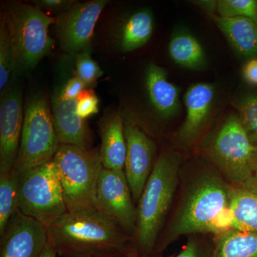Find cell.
<instances>
[{
  "instance_id": "35",
  "label": "cell",
  "mask_w": 257,
  "mask_h": 257,
  "mask_svg": "<svg viewBox=\"0 0 257 257\" xmlns=\"http://www.w3.org/2000/svg\"><path fill=\"white\" fill-rule=\"evenodd\" d=\"M92 257H128L127 251H122V252H116L105 253V254L99 255V256H95Z\"/></svg>"
},
{
  "instance_id": "12",
  "label": "cell",
  "mask_w": 257,
  "mask_h": 257,
  "mask_svg": "<svg viewBox=\"0 0 257 257\" xmlns=\"http://www.w3.org/2000/svg\"><path fill=\"white\" fill-rule=\"evenodd\" d=\"M24 110L21 88L15 84L5 88L0 104V173L15 168L23 130Z\"/></svg>"
},
{
  "instance_id": "36",
  "label": "cell",
  "mask_w": 257,
  "mask_h": 257,
  "mask_svg": "<svg viewBox=\"0 0 257 257\" xmlns=\"http://www.w3.org/2000/svg\"><path fill=\"white\" fill-rule=\"evenodd\" d=\"M127 253L128 257H141L140 256V253H139L137 248L135 246H131L127 250Z\"/></svg>"
},
{
  "instance_id": "6",
  "label": "cell",
  "mask_w": 257,
  "mask_h": 257,
  "mask_svg": "<svg viewBox=\"0 0 257 257\" xmlns=\"http://www.w3.org/2000/svg\"><path fill=\"white\" fill-rule=\"evenodd\" d=\"M60 172L67 211L96 209V193L102 169L99 152L61 145L53 159Z\"/></svg>"
},
{
  "instance_id": "29",
  "label": "cell",
  "mask_w": 257,
  "mask_h": 257,
  "mask_svg": "<svg viewBox=\"0 0 257 257\" xmlns=\"http://www.w3.org/2000/svg\"><path fill=\"white\" fill-rule=\"evenodd\" d=\"M167 257H214V245L207 246L197 238L191 237L178 253Z\"/></svg>"
},
{
  "instance_id": "28",
  "label": "cell",
  "mask_w": 257,
  "mask_h": 257,
  "mask_svg": "<svg viewBox=\"0 0 257 257\" xmlns=\"http://www.w3.org/2000/svg\"><path fill=\"white\" fill-rule=\"evenodd\" d=\"M76 101L77 114L83 119H87L99 111V99L92 89H84Z\"/></svg>"
},
{
  "instance_id": "17",
  "label": "cell",
  "mask_w": 257,
  "mask_h": 257,
  "mask_svg": "<svg viewBox=\"0 0 257 257\" xmlns=\"http://www.w3.org/2000/svg\"><path fill=\"white\" fill-rule=\"evenodd\" d=\"M231 229L257 233V173L231 186Z\"/></svg>"
},
{
  "instance_id": "27",
  "label": "cell",
  "mask_w": 257,
  "mask_h": 257,
  "mask_svg": "<svg viewBox=\"0 0 257 257\" xmlns=\"http://www.w3.org/2000/svg\"><path fill=\"white\" fill-rule=\"evenodd\" d=\"M76 76L82 79L86 86L95 84L103 74L102 69L89 54L83 52L76 55Z\"/></svg>"
},
{
  "instance_id": "34",
  "label": "cell",
  "mask_w": 257,
  "mask_h": 257,
  "mask_svg": "<svg viewBox=\"0 0 257 257\" xmlns=\"http://www.w3.org/2000/svg\"><path fill=\"white\" fill-rule=\"evenodd\" d=\"M40 257H58V255L53 246L48 243Z\"/></svg>"
},
{
  "instance_id": "8",
  "label": "cell",
  "mask_w": 257,
  "mask_h": 257,
  "mask_svg": "<svg viewBox=\"0 0 257 257\" xmlns=\"http://www.w3.org/2000/svg\"><path fill=\"white\" fill-rule=\"evenodd\" d=\"M60 142L46 96L35 94L27 101L18 156L15 168L20 173L53 160Z\"/></svg>"
},
{
  "instance_id": "7",
  "label": "cell",
  "mask_w": 257,
  "mask_h": 257,
  "mask_svg": "<svg viewBox=\"0 0 257 257\" xmlns=\"http://www.w3.org/2000/svg\"><path fill=\"white\" fill-rule=\"evenodd\" d=\"M19 209L47 228L67 212L60 172L54 160L20 173Z\"/></svg>"
},
{
  "instance_id": "15",
  "label": "cell",
  "mask_w": 257,
  "mask_h": 257,
  "mask_svg": "<svg viewBox=\"0 0 257 257\" xmlns=\"http://www.w3.org/2000/svg\"><path fill=\"white\" fill-rule=\"evenodd\" d=\"M52 116L60 145L89 150L90 134L85 119L77 114V101L66 100L57 91L52 97Z\"/></svg>"
},
{
  "instance_id": "11",
  "label": "cell",
  "mask_w": 257,
  "mask_h": 257,
  "mask_svg": "<svg viewBox=\"0 0 257 257\" xmlns=\"http://www.w3.org/2000/svg\"><path fill=\"white\" fill-rule=\"evenodd\" d=\"M126 155L124 172L134 202L138 204L155 166L156 145L133 121H124Z\"/></svg>"
},
{
  "instance_id": "31",
  "label": "cell",
  "mask_w": 257,
  "mask_h": 257,
  "mask_svg": "<svg viewBox=\"0 0 257 257\" xmlns=\"http://www.w3.org/2000/svg\"><path fill=\"white\" fill-rule=\"evenodd\" d=\"M35 6L40 10H66L69 9L76 2L67 1V0H39L34 1Z\"/></svg>"
},
{
  "instance_id": "5",
  "label": "cell",
  "mask_w": 257,
  "mask_h": 257,
  "mask_svg": "<svg viewBox=\"0 0 257 257\" xmlns=\"http://www.w3.org/2000/svg\"><path fill=\"white\" fill-rule=\"evenodd\" d=\"M204 152L231 186L243 183L257 173V149L237 114L225 119L207 142Z\"/></svg>"
},
{
  "instance_id": "16",
  "label": "cell",
  "mask_w": 257,
  "mask_h": 257,
  "mask_svg": "<svg viewBox=\"0 0 257 257\" xmlns=\"http://www.w3.org/2000/svg\"><path fill=\"white\" fill-rule=\"evenodd\" d=\"M99 130L101 143L99 152L103 167L124 170L126 143L122 116L120 112L106 115L101 119Z\"/></svg>"
},
{
  "instance_id": "10",
  "label": "cell",
  "mask_w": 257,
  "mask_h": 257,
  "mask_svg": "<svg viewBox=\"0 0 257 257\" xmlns=\"http://www.w3.org/2000/svg\"><path fill=\"white\" fill-rule=\"evenodd\" d=\"M107 0L74 3L56 19L60 48L70 55L89 52L95 25Z\"/></svg>"
},
{
  "instance_id": "32",
  "label": "cell",
  "mask_w": 257,
  "mask_h": 257,
  "mask_svg": "<svg viewBox=\"0 0 257 257\" xmlns=\"http://www.w3.org/2000/svg\"><path fill=\"white\" fill-rule=\"evenodd\" d=\"M243 77L250 85L257 87V58L250 59L243 67Z\"/></svg>"
},
{
  "instance_id": "9",
  "label": "cell",
  "mask_w": 257,
  "mask_h": 257,
  "mask_svg": "<svg viewBox=\"0 0 257 257\" xmlns=\"http://www.w3.org/2000/svg\"><path fill=\"white\" fill-rule=\"evenodd\" d=\"M96 209L134 239L137 208L124 170L102 169L96 187Z\"/></svg>"
},
{
  "instance_id": "30",
  "label": "cell",
  "mask_w": 257,
  "mask_h": 257,
  "mask_svg": "<svg viewBox=\"0 0 257 257\" xmlns=\"http://www.w3.org/2000/svg\"><path fill=\"white\" fill-rule=\"evenodd\" d=\"M87 86L77 76L69 79L65 85L60 89L61 96L66 100H76Z\"/></svg>"
},
{
  "instance_id": "3",
  "label": "cell",
  "mask_w": 257,
  "mask_h": 257,
  "mask_svg": "<svg viewBox=\"0 0 257 257\" xmlns=\"http://www.w3.org/2000/svg\"><path fill=\"white\" fill-rule=\"evenodd\" d=\"M181 157L172 151L162 152L137 207L134 246L141 257H151L178 184Z\"/></svg>"
},
{
  "instance_id": "1",
  "label": "cell",
  "mask_w": 257,
  "mask_h": 257,
  "mask_svg": "<svg viewBox=\"0 0 257 257\" xmlns=\"http://www.w3.org/2000/svg\"><path fill=\"white\" fill-rule=\"evenodd\" d=\"M231 185L220 173L206 170L186 189L177 210L157 241L154 253L165 251L181 236L201 233L216 236L231 229Z\"/></svg>"
},
{
  "instance_id": "26",
  "label": "cell",
  "mask_w": 257,
  "mask_h": 257,
  "mask_svg": "<svg viewBox=\"0 0 257 257\" xmlns=\"http://www.w3.org/2000/svg\"><path fill=\"white\" fill-rule=\"evenodd\" d=\"M216 13L221 18H245L257 24V0H219Z\"/></svg>"
},
{
  "instance_id": "20",
  "label": "cell",
  "mask_w": 257,
  "mask_h": 257,
  "mask_svg": "<svg viewBox=\"0 0 257 257\" xmlns=\"http://www.w3.org/2000/svg\"><path fill=\"white\" fill-rule=\"evenodd\" d=\"M155 26L153 14L148 9L138 10L126 20L120 35V48L124 52L138 50L151 38Z\"/></svg>"
},
{
  "instance_id": "25",
  "label": "cell",
  "mask_w": 257,
  "mask_h": 257,
  "mask_svg": "<svg viewBox=\"0 0 257 257\" xmlns=\"http://www.w3.org/2000/svg\"><path fill=\"white\" fill-rule=\"evenodd\" d=\"M234 107L250 141L257 149V93L245 94L236 101Z\"/></svg>"
},
{
  "instance_id": "19",
  "label": "cell",
  "mask_w": 257,
  "mask_h": 257,
  "mask_svg": "<svg viewBox=\"0 0 257 257\" xmlns=\"http://www.w3.org/2000/svg\"><path fill=\"white\" fill-rule=\"evenodd\" d=\"M211 20L222 32L236 54L257 58V24L245 18H224L211 14Z\"/></svg>"
},
{
  "instance_id": "18",
  "label": "cell",
  "mask_w": 257,
  "mask_h": 257,
  "mask_svg": "<svg viewBox=\"0 0 257 257\" xmlns=\"http://www.w3.org/2000/svg\"><path fill=\"white\" fill-rule=\"evenodd\" d=\"M149 99L160 116L169 119L179 110V90L167 79L165 69L155 63L147 66L145 75Z\"/></svg>"
},
{
  "instance_id": "4",
  "label": "cell",
  "mask_w": 257,
  "mask_h": 257,
  "mask_svg": "<svg viewBox=\"0 0 257 257\" xmlns=\"http://www.w3.org/2000/svg\"><path fill=\"white\" fill-rule=\"evenodd\" d=\"M4 15L14 50L13 75L25 73L53 49L55 42L49 35V28L56 19L37 6L23 3H9Z\"/></svg>"
},
{
  "instance_id": "21",
  "label": "cell",
  "mask_w": 257,
  "mask_h": 257,
  "mask_svg": "<svg viewBox=\"0 0 257 257\" xmlns=\"http://www.w3.org/2000/svg\"><path fill=\"white\" fill-rule=\"evenodd\" d=\"M169 54L176 64L185 68L201 69L207 62L200 42L187 32H179L172 36L169 44Z\"/></svg>"
},
{
  "instance_id": "24",
  "label": "cell",
  "mask_w": 257,
  "mask_h": 257,
  "mask_svg": "<svg viewBox=\"0 0 257 257\" xmlns=\"http://www.w3.org/2000/svg\"><path fill=\"white\" fill-rule=\"evenodd\" d=\"M14 50L10 30L4 13L0 21V90L6 88L8 81L14 72Z\"/></svg>"
},
{
  "instance_id": "2",
  "label": "cell",
  "mask_w": 257,
  "mask_h": 257,
  "mask_svg": "<svg viewBox=\"0 0 257 257\" xmlns=\"http://www.w3.org/2000/svg\"><path fill=\"white\" fill-rule=\"evenodd\" d=\"M47 229L60 257H92L134 246L133 236L95 208L67 211Z\"/></svg>"
},
{
  "instance_id": "14",
  "label": "cell",
  "mask_w": 257,
  "mask_h": 257,
  "mask_svg": "<svg viewBox=\"0 0 257 257\" xmlns=\"http://www.w3.org/2000/svg\"><path fill=\"white\" fill-rule=\"evenodd\" d=\"M215 97V89L209 83H197L184 95L186 117L177 134L181 145L188 146L195 141L207 124Z\"/></svg>"
},
{
  "instance_id": "22",
  "label": "cell",
  "mask_w": 257,
  "mask_h": 257,
  "mask_svg": "<svg viewBox=\"0 0 257 257\" xmlns=\"http://www.w3.org/2000/svg\"><path fill=\"white\" fill-rule=\"evenodd\" d=\"M214 257H257V233L230 229L216 236Z\"/></svg>"
},
{
  "instance_id": "23",
  "label": "cell",
  "mask_w": 257,
  "mask_h": 257,
  "mask_svg": "<svg viewBox=\"0 0 257 257\" xmlns=\"http://www.w3.org/2000/svg\"><path fill=\"white\" fill-rule=\"evenodd\" d=\"M20 172L16 169L0 173V236L19 209Z\"/></svg>"
},
{
  "instance_id": "13",
  "label": "cell",
  "mask_w": 257,
  "mask_h": 257,
  "mask_svg": "<svg viewBox=\"0 0 257 257\" xmlns=\"http://www.w3.org/2000/svg\"><path fill=\"white\" fill-rule=\"evenodd\" d=\"M0 237V257H40L49 243L47 226L20 210Z\"/></svg>"
},
{
  "instance_id": "33",
  "label": "cell",
  "mask_w": 257,
  "mask_h": 257,
  "mask_svg": "<svg viewBox=\"0 0 257 257\" xmlns=\"http://www.w3.org/2000/svg\"><path fill=\"white\" fill-rule=\"evenodd\" d=\"M197 5L206 10L209 15L214 14L217 8V1H198Z\"/></svg>"
}]
</instances>
